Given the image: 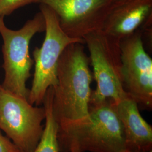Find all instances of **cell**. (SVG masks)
Here are the masks:
<instances>
[{
	"label": "cell",
	"mask_w": 152,
	"mask_h": 152,
	"mask_svg": "<svg viewBox=\"0 0 152 152\" xmlns=\"http://www.w3.org/2000/svg\"><path fill=\"white\" fill-rule=\"evenodd\" d=\"M152 11V0H134L112 5L100 31L121 41L149 20Z\"/></svg>",
	"instance_id": "cell-9"
},
{
	"label": "cell",
	"mask_w": 152,
	"mask_h": 152,
	"mask_svg": "<svg viewBox=\"0 0 152 152\" xmlns=\"http://www.w3.org/2000/svg\"><path fill=\"white\" fill-rule=\"evenodd\" d=\"M114 0H37L58 18L60 27L72 38L82 39L101 30Z\"/></svg>",
	"instance_id": "cell-8"
},
{
	"label": "cell",
	"mask_w": 152,
	"mask_h": 152,
	"mask_svg": "<svg viewBox=\"0 0 152 152\" xmlns=\"http://www.w3.org/2000/svg\"><path fill=\"white\" fill-rule=\"evenodd\" d=\"M134 1V0H114L113 2V5L120 4L125 3V2H129V1Z\"/></svg>",
	"instance_id": "cell-14"
},
{
	"label": "cell",
	"mask_w": 152,
	"mask_h": 152,
	"mask_svg": "<svg viewBox=\"0 0 152 152\" xmlns=\"http://www.w3.org/2000/svg\"><path fill=\"white\" fill-rule=\"evenodd\" d=\"M82 43L68 46L61 55L57 83L53 88V110L57 122L76 121L89 112L93 76Z\"/></svg>",
	"instance_id": "cell-2"
},
{
	"label": "cell",
	"mask_w": 152,
	"mask_h": 152,
	"mask_svg": "<svg viewBox=\"0 0 152 152\" xmlns=\"http://www.w3.org/2000/svg\"><path fill=\"white\" fill-rule=\"evenodd\" d=\"M39 8L45 21L46 33L41 47H36L33 53L34 73L28 99L36 106L43 103L48 89L56 85L59 61L66 48L75 42L85 43L84 39L72 38L63 31L51 9L44 4H40Z\"/></svg>",
	"instance_id": "cell-4"
},
{
	"label": "cell",
	"mask_w": 152,
	"mask_h": 152,
	"mask_svg": "<svg viewBox=\"0 0 152 152\" xmlns=\"http://www.w3.org/2000/svg\"><path fill=\"white\" fill-rule=\"evenodd\" d=\"M53 88L48 89L43 101L45 126L37 145L32 152H60L58 141V122L53 110Z\"/></svg>",
	"instance_id": "cell-11"
},
{
	"label": "cell",
	"mask_w": 152,
	"mask_h": 152,
	"mask_svg": "<svg viewBox=\"0 0 152 152\" xmlns=\"http://www.w3.org/2000/svg\"><path fill=\"white\" fill-rule=\"evenodd\" d=\"M37 2V0H0V17L4 18L21 7Z\"/></svg>",
	"instance_id": "cell-12"
},
{
	"label": "cell",
	"mask_w": 152,
	"mask_h": 152,
	"mask_svg": "<svg viewBox=\"0 0 152 152\" xmlns=\"http://www.w3.org/2000/svg\"><path fill=\"white\" fill-rule=\"evenodd\" d=\"M124 88L143 108H152V60L144 49L137 30L120 42Z\"/></svg>",
	"instance_id": "cell-7"
},
{
	"label": "cell",
	"mask_w": 152,
	"mask_h": 152,
	"mask_svg": "<svg viewBox=\"0 0 152 152\" xmlns=\"http://www.w3.org/2000/svg\"><path fill=\"white\" fill-rule=\"evenodd\" d=\"M131 152V151H128V150H126L125 151V152ZM152 152V151H149V152Z\"/></svg>",
	"instance_id": "cell-15"
},
{
	"label": "cell",
	"mask_w": 152,
	"mask_h": 152,
	"mask_svg": "<svg viewBox=\"0 0 152 152\" xmlns=\"http://www.w3.org/2000/svg\"><path fill=\"white\" fill-rule=\"evenodd\" d=\"M113 104L123 127L126 150L133 152L152 151V126L142 117L136 102L128 96Z\"/></svg>",
	"instance_id": "cell-10"
},
{
	"label": "cell",
	"mask_w": 152,
	"mask_h": 152,
	"mask_svg": "<svg viewBox=\"0 0 152 152\" xmlns=\"http://www.w3.org/2000/svg\"><path fill=\"white\" fill-rule=\"evenodd\" d=\"M60 152H124L123 127L110 99L89 104L87 116L57 122Z\"/></svg>",
	"instance_id": "cell-1"
},
{
	"label": "cell",
	"mask_w": 152,
	"mask_h": 152,
	"mask_svg": "<svg viewBox=\"0 0 152 152\" xmlns=\"http://www.w3.org/2000/svg\"><path fill=\"white\" fill-rule=\"evenodd\" d=\"M83 39L90 53L93 78L97 84L96 89L91 91L90 104L107 99L117 102L128 96L122 81L121 41L100 30L87 34Z\"/></svg>",
	"instance_id": "cell-5"
},
{
	"label": "cell",
	"mask_w": 152,
	"mask_h": 152,
	"mask_svg": "<svg viewBox=\"0 0 152 152\" xmlns=\"http://www.w3.org/2000/svg\"><path fill=\"white\" fill-rule=\"evenodd\" d=\"M45 31V21L41 11L18 30L8 28L4 21V17H0V34L4 42L2 67L5 71L1 86L27 100L29 90L26 87V82L31 76V70L34 64V60L29 55V44L36 33Z\"/></svg>",
	"instance_id": "cell-3"
},
{
	"label": "cell",
	"mask_w": 152,
	"mask_h": 152,
	"mask_svg": "<svg viewBox=\"0 0 152 152\" xmlns=\"http://www.w3.org/2000/svg\"><path fill=\"white\" fill-rule=\"evenodd\" d=\"M0 152H21L7 137L0 132Z\"/></svg>",
	"instance_id": "cell-13"
},
{
	"label": "cell",
	"mask_w": 152,
	"mask_h": 152,
	"mask_svg": "<svg viewBox=\"0 0 152 152\" xmlns=\"http://www.w3.org/2000/svg\"><path fill=\"white\" fill-rule=\"evenodd\" d=\"M44 107H34L28 100L0 85V130L21 152H32L42 135Z\"/></svg>",
	"instance_id": "cell-6"
}]
</instances>
